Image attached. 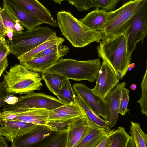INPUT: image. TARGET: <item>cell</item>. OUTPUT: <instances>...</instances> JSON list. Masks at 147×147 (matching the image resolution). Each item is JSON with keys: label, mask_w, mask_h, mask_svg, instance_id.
<instances>
[{"label": "cell", "mask_w": 147, "mask_h": 147, "mask_svg": "<svg viewBox=\"0 0 147 147\" xmlns=\"http://www.w3.org/2000/svg\"><path fill=\"white\" fill-rule=\"evenodd\" d=\"M57 16L62 34L74 47L81 48L94 42L99 43L104 37L103 31L88 27L68 11L59 12Z\"/></svg>", "instance_id": "cell-2"}, {"label": "cell", "mask_w": 147, "mask_h": 147, "mask_svg": "<svg viewBox=\"0 0 147 147\" xmlns=\"http://www.w3.org/2000/svg\"></svg>", "instance_id": "cell-46"}, {"label": "cell", "mask_w": 147, "mask_h": 147, "mask_svg": "<svg viewBox=\"0 0 147 147\" xmlns=\"http://www.w3.org/2000/svg\"><path fill=\"white\" fill-rule=\"evenodd\" d=\"M75 102L80 107L88 120L95 124L105 129L106 123L78 95H75Z\"/></svg>", "instance_id": "cell-24"}, {"label": "cell", "mask_w": 147, "mask_h": 147, "mask_svg": "<svg viewBox=\"0 0 147 147\" xmlns=\"http://www.w3.org/2000/svg\"><path fill=\"white\" fill-rule=\"evenodd\" d=\"M129 91L128 89L124 88L122 92L119 113L122 116L125 115L127 113H129V110L127 109L129 100Z\"/></svg>", "instance_id": "cell-31"}, {"label": "cell", "mask_w": 147, "mask_h": 147, "mask_svg": "<svg viewBox=\"0 0 147 147\" xmlns=\"http://www.w3.org/2000/svg\"><path fill=\"white\" fill-rule=\"evenodd\" d=\"M18 98L16 103L5 105L2 110L33 108H45L51 110L65 104L58 99L42 92H32L19 96Z\"/></svg>", "instance_id": "cell-7"}, {"label": "cell", "mask_w": 147, "mask_h": 147, "mask_svg": "<svg viewBox=\"0 0 147 147\" xmlns=\"http://www.w3.org/2000/svg\"><path fill=\"white\" fill-rule=\"evenodd\" d=\"M3 77L8 91L14 94H26L39 90L43 84L38 73L28 69L20 64L11 67Z\"/></svg>", "instance_id": "cell-4"}, {"label": "cell", "mask_w": 147, "mask_h": 147, "mask_svg": "<svg viewBox=\"0 0 147 147\" xmlns=\"http://www.w3.org/2000/svg\"><path fill=\"white\" fill-rule=\"evenodd\" d=\"M101 65L99 58L78 61L61 58L42 73L56 74L76 81L87 80L92 82L96 81Z\"/></svg>", "instance_id": "cell-3"}, {"label": "cell", "mask_w": 147, "mask_h": 147, "mask_svg": "<svg viewBox=\"0 0 147 147\" xmlns=\"http://www.w3.org/2000/svg\"></svg>", "instance_id": "cell-47"}, {"label": "cell", "mask_w": 147, "mask_h": 147, "mask_svg": "<svg viewBox=\"0 0 147 147\" xmlns=\"http://www.w3.org/2000/svg\"><path fill=\"white\" fill-rule=\"evenodd\" d=\"M2 8L0 6V37L5 38L6 35L7 29L3 24L2 17Z\"/></svg>", "instance_id": "cell-37"}, {"label": "cell", "mask_w": 147, "mask_h": 147, "mask_svg": "<svg viewBox=\"0 0 147 147\" xmlns=\"http://www.w3.org/2000/svg\"><path fill=\"white\" fill-rule=\"evenodd\" d=\"M75 94L69 79L64 78L61 88L57 96L65 104H71L75 102Z\"/></svg>", "instance_id": "cell-28"}, {"label": "cell", "mask_w": 147, "mask_h": 147, "mask_svg": "<svg viewBox=\"0 0 147 147\" xmlns=\"http://www.w3.org/2000/svg\"><path fill=\"white\" fill-rule=\"evenodd\" d=\"M127 29V47L131 54L137 43L142 42L147 34V0H144L141 8L129 20Z\"/></svg>", "instance_id": "cell-8"}, {"label": "cell", "mask_w": 147, "mask_h": 147, "mask_svg": "<svg viewBox=\"0 0 147 147\" xmlns=\"http://www.w3.org/2000/svg\"><path fill=\"white\" fill-rule=\"evenodd\" d=\"M18 99V97L15 96L14 94H11L6 98L5 101L7 104L14 105L17 102Z\"/></svg>", "instance_id": "cell-38"}, {"label": "cell", "mask_w": 147, "mask_h": 147, "mask_svg": "<svg viewBox=\"0 0 147 147\" xmlns=\"http://www.w3.org/2000/svg\"><path fill=\"white\" fill-rule=\"evenodd\" d=\"M50 111L45 108H33L2 111L0 113V120H17L48 125L47 118Z\"/></svg>", "instance_id": "cell-10"}, {"label": "cell", "mask_w": 147, "mask_h": 147, "mask_svg": "<svg viewBox=\"0 0 147 147\" xmlns=\"http://www.w3.org/2000/svg\"><path fill=\"white\" fill-rule=\"evenodd\" d=\"M88 128L76 147H96L109 133L104 128L95 124L88 119Z\"/></svg>", "instance_id": "cell-19"}, {"label": "cell", "mask_w": 147, "mask_h": 147, "mask_svg": "<svg viewBox=\"0 0 147 147\" xmlns=\"http://www.w3.org/2000/svg\"><path fill=\"white\" fill-rule=\"evenodd\" d=\"M144 0H131L115 10L108 11L103 31L105 36L124 32L130 19L141 7Z\"/></svg>", "instance_id": "cell-6"}, {"label": "cell", "mask_w": 147, "mask_h": 147, "mask_svg": "<svg viewBox=\"0 0 147 147\" xmlns=\"http://www.w3.org/2000/svg\"><path fill=\"white\" fill-rule=\"evenodd\" d=\"M83 114L80 107L75 102L71 104H65L50 110L47 121L71 119Z\"/></svg>", "instance_id": "cell-20"}, {"label": "cell", "mask_w": 147, "mask_h": 147, "mask_svg": "<svg viewBox=\"0 0 147 147\" xmlns=\"http://www.w3.org/2000/svg\"><path fill=\"white\" fill-rule=\"evenodd\" d=\"M2 17L6 28L12 30L14 33L16 24L17 22H20L3 8L2 11Z\"/></svg>", "instance_id": "cell-32"}, {"label": "cell", "mask_w": 147, "mask_h": 147, "mask_svg": "<svg viewBox=\"0 0 147 147\" xmlns=\"http://www.w3.org/2000/svg\"><path fill=\"white\" fill-rule=\"evenodd\" d=\"M54 1L55 3H58L60 5H61V2L62 1L66 0H52Z\"/></svg>", "instance_id": "cell-45"}, {"label": "cell", "mask_w": 147, "mask_h": 147, "mask_svg": "<svg viewBox=\"0 0 147 147\" xmlns=\"http://www.w3.org/2000/svg\"><path fill=\"white\" fill-rule=\"evenodd\" d=\"M10 53L9 45L5 40L0 46V62Z\"/></svg>", "instance_id": "cell-36"}, {"label": "cell", "mask_w": 147, "mask_h": 147, "mask_svg": "<svg viewBox=\"0 0 147 147\" xmlns=\"http://www.w3.org/2000/svg\"><path fill=\"white\" fill-rule=\"evenodd\" d=\"M109 135L107 147H127L131 139L125 128L122 126L110 130Z\"/></svg>", "instance_id": "cell-23"}, {"label": "cell", "mask_w": 147, "mask_h": 147, "mask_svg": "<svg viewBox=\"0 0 147 147\" xmlns=\"http://www.w3.org/2000/svg\"><path fill=\"white\" fill-rule=\"evenodd\" d=\"M126 84L125 82L118 84L109 92L104 98L107 110L105 129L108 132L116 125L118 119V114L121 94Z\"/></svg>", "instance_id": "cell-14"}, {"label": "cell", "mask_w": 147, "mask_h": 147, "mask_svg": "<svg viewBox=\"0 0 147 147\" xmlns=\"http://www.w3.org/2000/svg\"><path fill=\"white\" fill-rule=\"evenodd\" d=\"M127 33L126 29L121 33L105 36L97 47L98 56L111 67L119 80L126 74L131 59Z\"/></svg>", "instance_id": "cell-1"}, {"label": "cell", "mask_w": 147, "mask_h": 147, "mask_svg": "<svg viewBox=\"0 0 147 147\" xmlns=\"http://www.w3.org/2000/svg\"><path fill=\"white\" fill-rule=\"evenodd\" d=\"M41 78L50 92L57 96L64 77L56 74L42 73Z\"/></svg>", "instance_id": "cell-27"}, {"label": "cell", "mask_w": 147, "mask_h": 147, "mask_svg": "<svg viewBox=\"0 0 147 147\" xmlns=\"http://www.w3.org/2000/svg\"><path fill=\"white\" fill-rule=\"evenodd\" d=\"M68 50H69V48L67 46L63 45L62 44H56L38 53L35 57L46 55Z\"/></svg>", "instance_id": "cell-34"}, {"label": "cell", "mask_w": 147, "mask_h": 147, "mask_svg": "<svg viewBox=\"0 0 147 147\" xmlns=\"http://www.w3.org/2000/svg\"><path fill=\"white\" fill-rule=\"evenodd\" d=\"M141 96L137 101L141 107V112L147 116V69H146L141 84Z\"/></svg>", "instance_id": "cell-29"}, {"label": "cell", "mask_w": 147, "mask_h": 147, "mask_svg": "<svg viewBox=\"0 0 147 147\" xmlns=\"http://www.w3.org/2000/svg\"><path fill=\"white\" fill-rule=\"evenodd\" d=\"M64 39L60 37L47 41L38 46L30 51L17 57L20 62L26 61L34 58L38 53L56 44H62Z\"/></svg>", "instance_id": "cell-26"}, {"label": "cell", "mask_w": 147, "mask_h": 147, "mask_svg": "<svg viewBox=\"0 0 147 147\" xmlns=\"http://www.w3.org/2000/svg\"><path fill=\"white\" fill-rule=\"evenodd\" d=\"M96 8L79 20L88 27L95 30L102 31L106 22L108 11Z\"/></svg>", "instance_id": "cell-22"}, {"label": "cell", "mask_w": 147, "mask_h": 147, "mask_svg": "<svg viewBox=\"0 0 147 147\" xmlns=\"http://www.w3.org/2000/svg\"><path fill=\"white\" fill-rule=\"evenodd\" d=\"M72 88L75 95H79L89 106L106 121L107 110L104 99L84 84L75 83Z\"/></svg>", "instance_id": "cell-13"}, {"label": "cell", "mask_w": 147, "mask_h": 147, "mask_svg": "<svg viewBox=\"0 0 147 147\" xmlns=\"http://www.w3.org/2000/svg\"><path fill=\"white\" fill-rule=\"evenodd\" d=\"M129 133L131 139L128 147L130 145L136 147H147V135L142 129L138 123L131 122Z\"/></svg>", "instance_id": "cell-25"}, {"label": "cell", "mask_w": 147, "mask_h": 147, "mask_svg": "<svg viewBox=\"0 0 147 147\" xmlns=\"http://www.w3.org/2000/svg\"><path fill=\"white\" fill-rule=\"evenodd\" d=\"M69 50L46 55L36 57L31 59L20 62V64L30 70L39 72L43 71L53 66L60 58L66 55Z\"/></svg>", "instance_id": "cell-16"}, {"label": "cell", "mask_w": 147, "mask_h": 147, "mask_svg": "<svg viewBox=\"0 0 147 147\" xmlns=\"http://www.w3.org/2000/svg\"><path fill=\"white\" fill-rule=\"evenodd\" d=\"M66 0L81 11H86L92 7L101 8L106 11H113L119 1V0Z\"/></svg>", "instance_id": "cell-21"}, {"label": "cell", "mask_w": 147, "mask_h": 147, "mask_svg": "<svg viewBox=\"0 0 147 147\" xmlns=\"http://www.w3.org/2000/svg\"><path fill=\"white\" fill-rule=\"evenodd\" d=\"M59 131L48 125H39L34 131L17 138L11 147H47Z\"/></svg>", "instance_id": "cell-9"}, {"label": "cell", "mask_w": 147, "mask_h": 147, "mask_svg": "<svg viewBox=\"0 0 147 147\" xmlns=\"http://www.w3.org/2000/svg\"><path fill=\"white\" fill-rule=\"evenodd\" d=\"M57 32L46 26L19 33H13L9 45L10 53L17 57L26 53L43 42L58 37Z\"/></svg>", "instance_id": "cell-5"}, {"label": "cell", "mask_w": 147, "mask_h": 147, "mask_svg": "<svg viewBox=\"0 0 147 147\" xmlns=\"http://www.w3.org/2000/svg\"><path fill=\"white\" fill-rule=\"evenodd\" d=\"M24 7L43 23L53 27L58 26L49 11L38 0H14Z\"/></svg>", "instance_id": "cell-18"}, {"label": "cell", "mask_w": 147, "mask_h": 147, "mask_svg": "<svg viewBox=\"0 0 147 147\" xmlns=\"http://www.w3.org/2000/svg\"><path fill=\"white\" fill-rule=\"evenodd\" d=\"M3 8L19 21L27 30L43 23L30 11L14 0H3Z\"/></svg>", "instance_id": "cell-11"}, {"label": "cell", "mask_w": 147, "mask_h": 147, "mask_svg": "<svg viewBox=\"0 0 147 147\" xmlns=\"http://www.w3.org/2000/svg\"><path fill=\"white\" fill-rule=\"evenodd\" d=\"M11 94L8 91L7 86L3 80L0 82V109L7 104L5 102V98Z\"/></svg>", "instance_id": "cell-35"}, {"label": "cell", "mask_w": 147, "mask_h": 147, "mask_svg": "<svg viewBox=\"0 0 147 147\" xmlns=\"http://www.w3.org/2000/svg\"><path fill=\"white\" fill-rule=\"evenodd\" d=\"M13 34V31L10 29H7L6 32V35L7 36L9 40L11 41Z\"/></svg>", "instance_id": "cell-42"}, {"label": "cell", "mask_w": 147, "mask_h": 147, "mask_svg": "<svg viewBox=\"0 0 147 147\" xmlns=\"http://www.w3.org/2000/svg\"><path fill=\"white\" fill-rule=\"evenodd\" d=\"M39 125L19 121L0 120V135L11 143L16 139L34 131Z\"/></svg>", "instance_id": "cell-15"}, {"label": "cell", "mask_w": 147, "mask_h": 147, "mask_svg": "<svg viewBox=\"0 0 147 147\" xmlns=\"http://www.w3.org/2000/svg\"><path fill=\"white\" fill-rule=\"evenodd\" d=\"M74 119L61 121H47V125L59 131H67L71 123Z\"/></svg>", "instance_id": "cell-33"}, {"label": "cell", "mask_w": 147, "mask_h": 147, "mask_svg": "<svg viewBox=\"0 0 147 147\" xmlns=\"http://www.w3.org/2000/svg\"><path fill=\"white\" fill-rule=\"evenodd\" d=\"M8 65L7 56L0 62V79L1 75L5 71Z\"/></svg>", "instance_id": "cell-39"}, {"label": "cell", "mask_w": 147, "mask_h": 147, "mask_svg": "<svg viewBox=\"0 0 147 147\" xmlns=\"http://www.w3.org/2000/svg\"><path fill=\"white\" fill-rule=\"evenodd\" d=\"M135 66V64L134 63H130L128 65V70L131 71L132 69Z\"/></svg>", "instance_id": "cell-43"}, {"label": "cell", "mask_w": 147, "mask_h": 147, "mask_svg": "<svg viewBox=\"0 0 147 147\" xmlns=\"http://www.w3.org/2000/svg\"><path fill=\"white\" fill-rule=\"evenodd\" d=\"M67 131H58L47 147H67Z\"/></svg>", "instance_id": "cell-30"}, {"label": "cell", "mask_w": 147, "mask_h": 147, "mask_svg": "<svg viewBox=\"0 0 147 147\" xmlns=\"http://www.w3.org/2000/svg\"><path fill=\"white\" fill-rule=\"evenodd\" d=\"M135 84H132L130 86V87L131 89L132 90H135L136 89L137 86Z\"/></svg>", "instance_id": "cell-44"}, {"label": "cell", "mask_w": 147, "mask_h": 147, "mask_svg": "<svg viewBox=\"0 0 147 147\" xmlns=\"http://www.w3.org/2000/svg\"><path fill=\"white\" fill-rule=\"evenodd\" d=\"M9 147L8 144L5 137L0 135V147Z\"/></svg>", "instance_id": "cell-41"}, {"label": "cell", "mask_w": 147, "mask_h": 147, "mask_svg": "<svg viewBox=\"0 0 147 147\" xmlns=\"http://www.w3.org/2000/svg\"><path fill=\"white\" fill-rule=\"evenodd\" d=\"M119 80L113 68L103 59L96 85L92 90L104 99L109 92L119 84Z\"/></svg>", "instance_id": "cell-12"}, {"label": "cell", "mask_w": 147, "mask_h": 147, "mask_svg": "<svg viewBox=\"0 0 147 147\" xmlns=\"http://www.w3.org/2000/svg\"><path fill=\"white\" fill-rule=\"evenodd\" d=\"M109 138L108 133L107 135L98 144L96 147H107Z\"/></svg>", "instance_id": "cell-40"}, {"label": "cell", "mask_w": 147, "mask_h": 147, "mask_svg": "<svg viewBox=\"0 0 147 147\" xmlns=\"http://www.w3.org/2000/svg\"><path fill=\"white\" fill-rule=\"evenodd\" d=\"M88 127V118L84 114L74 119L67 131V147H76Z\"/></svg>", "instance_id": "cell-17"}]
</instances>
